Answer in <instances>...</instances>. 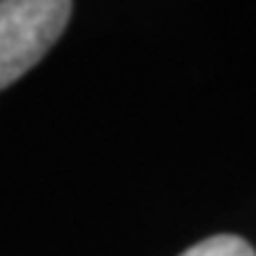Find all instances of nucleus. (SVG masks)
Masks as SVG:
<instances>
[{
	"label": "nucleus",
	"instance_id": "f257e3e1",
	"mask_svg": "<svg viewBox=\"0 0 256 256\" xmlns=\"http://www.w3.org/2000/svg\"><path fill=\"white\" fill-rule=\"evenodd\" d=\"M74 3L3 0L0 3V89L18 81L63 37Z\"/></svg>",
	"mask_w": 256,
	"mask_h": 256
},
{
	"label": "nucleus",
	"instance_id": "f03ea898",
	"mask_svg": "<svg viewBox=\"0 0 256 256\" xmlns=\"http://www.w3.org/2000/svg\"><path fill=\"white\" fill-rule=\"evenodd\" d=\"M180 256H256V251L240 236H212L186 248Z\"/></svg>",
	"mask_w": 256,
	"mask_h": 256
}]
</instances>
